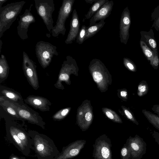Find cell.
Returning a JSON list of instances; mask_svg holds the SVG:
<instances>
[{"label": "cell", "mask_w": 159, "mask_h": 159, "mask_svg": "<svg viewBox=\"0 0 159 159\" xmlns=\"http://www.w3.org/2000/svg\"><path fill=\"white\" fill-rule=\"evenodd\" d=\"M0 105L10 115L17 120H24L20 116L14 108L10 104L7 99L3 96H1L0 97Z\"/></svg>", "instance_id": "obj_20"}, {"label": "cell", "mask_w": 159, "mask_h": 159, "mask_svg": "<svg viewBox=\"0 0 159 159\" xmlns=\"http://www.w3.org/2000/svg\"><path fill=\"white\" fill-rule=\"evenodd\" d=\"M149 87L147 81L143 80L140 81L138 86L137 94L139 97H143L147 94Z\"/></svg>", "instance_id": "obj_26"}, {"label": "cell", "mask_w": 159, "mask_h": 159, "mask_svg": "<svg viewBox=\"0 0 159 159\" xmlns=\"http://www.w3.org/2000/svg\"><path fill=\"white\" fill-rule=\"evenodd\" d=\"M103 111L106 116L112 121L119 123H122L121 119L114 111L107 108L104 109Z\"/></svg>", "instance_id": "obj_28"}, {"label": "cell", "mask_w": 159, "mask_h": 159, "mask_svg": "<svg viewBox=\"0 0 159 159\" xmlns=\"http://www.w3.org/2000/svg\"><path fill=\"white\" fill-rule=\"evenodd\" d=\"M123 109L125 116L130 121L137 125H139V123L135 117L133 113L129 109L125 107H123Z\"/></svg>", "instance_id": "obj_32"}, {"label": "cell", "mask_w": 159, "mask_h": 159, "mask_svg": "<svg viewBox=\"0 0 159 159\" xmlns=\"http://www.w3.org/2000/svg\"><path fill=\"white\" fill-rule=\"evenodd\" d=\"M142 112L148 122L159 131V117L146 109H143Z\"/></svg>", "instance_id": "obj_24"}, {"label": "cell", "mask_w": 159, "mask_h": 159, "mask_svg": "<svg viewBox=\"0 0 159 159\" xmlns=\"http://www.w3.org/2000/svg\"><path fill=\"white\" fill-rule=\"evenodd\" d=\"M105 24L104 20H102L98 23H95L87 27L86 35L84 40L94 35L101 30Z\"/></svg>", "instance_id": "obj_22"}, {"label": "cell", "mask_w": 159, "mask_h": 159, "mask_svg": "<svg viewBox=\"0 0 159 159\" xmlns=\"http://www.w3.org/2000/svg\"><path fill=\"white\" fill-rule=\"evenodd\" d=\"M159 16V5L156 7L151 14L152 20H154Z\"/></svg>", "instance_id": "obj_34"}, {"label": "cell", "mask_w": 159, "mask_h": 159, "mask_svg": "<svg viewBox=\"0 0 159 159\" xmlns=\"http://www.w3.org/2000/svg\"><path fill=\"white\" fill-rule=\"evenodd\" d=\"M140 33L141 36L140 40L144 41L154 53H158L157 43L153 30L150 29L148 32L142 31Z\"/></svg>", "instance_id": "obj_19"}, {"label": "cell", "mask_w": 159, "mask_h": 159, "mask_svg": "<svg viewBox=\"0 0 159 159\" xmlns=\"http://www.w3.org/2000/svg\"><path fill=\"white\" fill-rule=\"evenodd\" d=\"M120 155L121 159H131L130 150L126 142L121 149Z\"/></svg>", "instance_id": "obj_29"}, {"label": "cell", "mask_w": 159, "mask_h": 159, "mask_svg": "<svg viewBox=\"0 0 159 159\" xmlns=\"http://www.w3.org/2000/svg\"><path fill=\"white\" fill-rule=\"evenodd\" d=\"M75 0H63L60 7L55 25L52 30V35L57 37L60 34L64 35L66 30L65 23L72 11Z\"/></svg>", "instance_id": "obj_5"}, {"label": "cell", "mask_w": 159, "mask_h": 159, "mask_svg": "<svg viewBox=\"0 0 159 159\" xmlns=\"http://www.w3.org/2000/svg\"><path fill=\"white\" fill-rule=\"evenodd\" d=\"M57 48L56 46L48 42L40 41L37 43L35 53L39 62L43 68L49 66L54 55H58Z\"/></svg>", "instance_id": "obj_4"}, {"label": "cell", "mask_w": 159, "mask_h": 159, "mask_svg": "<svg viewBox=\"0 0 159 159\" xmlns=\"http://www.w3.org/2000/svg\"><path fill=\"white\" fill-rule=\"evenodd\" d=\"M93 147V157L94 159H112L111 141L106 134L97 138Z\"/></svg>", "instance_id": "obj_9"}, {"label": "cell", "mask_w": 159, "mask_h": 159, "mask_svg": "<svg viewBox=\"0 0 159 159\" xmlns=\"http://www.w3.org/2000/svg\"><path fill=\"white\" fill-rule=\"evenodd\" d=\"M33 4H31L28 9L25 10L23 14L20 16V19L17 26L18 35L23 40L28 38L27 32L30 25L35 22V19L31 12Z\"/></svg>", "instance_id": "obj_12"}, {"label": "cell", "mask_w": 159, "mask_h": 159, "mask_svg": "<svg viewBox=\"0 0 159 159\" xmlns=\"http://www.w3.org/2000/svg\"><path fill=\"white\" fill-rule=\"evenodd\" d=\"M0 92L3 96L12 101L20 105H26L20 94L11 88L1 85Z\"/></svg>", "instance_id": "obj_18"}, {"label": "cell", "mask_w": 159, "mask_h": 159, "mask_svg": "<svg viewBox=\"0 0 159 159\" xmlns=\"http://www.w3.org/2000/svg\"><path fill=\"white\" fill-rule=\"evenodd\" d=\"M37 13L43 20L48 30L51 32L53 27L52 13L55 10L53 0H34Z\"/></svg>", "instance_id": "obj_7"}, {"label": "cell", "mask_w": 159, "mask_h": 159, "mask_svg": "<svg viewBox=\"0 0 159 159\" xmlns=\"http://www.w3.org/2000/svg\"><path fill=\"white\" fill-rule=\"evenodd\" d=\"M28 134L32 139L31 148L38 159H54L60 153L53 140L46 135L34 131Z\"/></svg>", "instance_id": "obj_1"}, {"label": "cell", "mask_w": 159, "mask_h": 159, "mask_svg": "<svg viewBox=\"0 0 159 159\" xmlns=\"http://www.w3.org/2000/svg\"><path fill=\"white\" fill-rule=\"evenodd\" d=\"M8 0H0V8L2 7V5Z\"/></svg>", "instance_id": "obj_41"}, {"label": "cell", "mask_w": 159, "mask_h": 159, "mask_svg": "<svg viewBox=\"0 0 159 159\" xmlns=\"http://www.w3.org/2000/svg\"><path fill=\"white\" fill-rule=\"evenodd\" d=\"M120 95L122 97L124 98L125 100H126L127 99L128 93L126 89L122 90L120 93Z\"/></svg>", "instance_id": "obj_38"}, {"label": "cell", "mask_w": 159, "mask_h": 159, "mask_svg": "<svg viewBox=\"0 0 159 159\" xmlns=\"http://www.w3.org/2000/svg\"><path fill=\"white\" fill-rule=\"evenodd\" d=\"M70 109V107H67L59 110L53 115L52 119L55 121H58L63 120L68 115Z\"/></svg>", "instance_id": "obj_27"}, {"label": "cell", "mask_w": 159, "mask_h": 159, "mask_svg": "<svg viewBox=\"0 0 159 159\" xmlns=\"http://www.w3.org/2000/svg\"><path fill=\"white\" fill-rule=\"evenodd\" d=\"M153 137L155 139V142L159 145V133L154 130L152 134Z\"/></svg>", "instance_id": "obj_37"}, {"label": "cell", "mask_w": 159, "mask_h": 159, "mask_svg": "<svg viewBox=\"0 0 159 159\" xmlns=\"http://www.w3.org/2000/svg\"><path fill=\"white\" fill-rule=\"evenodd\" d=\"M86 143V140L80 139L70 143L63 147L62 151L54 159H68L75 157L84 148Z\"/></svg>", "instance_id": "obj_13"}, {"label": "cell", "mask_w": 159, "mask_h": 159, "mask_svg": "<svg viewBox=\"0 0 159 159\" xmlns=\"http://www.w3.org/2000/svg\"><path fill=\"white\" fill-rule=\"evenodd\" d=\"M2 45V42L1 39L0 40V54L1 53V49Z\"/></svg>", "instance_id": "obj_42"}, {"label": "cell", "mask_w": 159, "mask_h": 159, "mask_svg": "<svg viewBox=\"0 0 159 159\" xmlns=\"http://www.w3.org/2000/svg\"><path fill=\"white\" fill-rule=\"evenodd\" d=\"M80 24L76 9L72 12L71 19L70 22V29L66 39L65 41L66 44L72 43L76 38L80 30Z\"/></svg>", "instance_id": "obj_16"}, {"label": "cell", "mask_w": 159, "mask_h": 159, "mask_svg": "<svg viewBox=\"0 0 159 159\" xmlns=\"http://www.w3.org/2000/svg\"><path fill=\"white\" fill-rule=\"evenodd\" d=\"M131 23L130 14L128 7L123 10L120 23L119 36L120 42L126 45L129 37V30Z\"/></svg>", "instance_id": "obj_14"}, {"label": "cell", "mask_w": 159, "mask_h": 159, "mask_svg": "<svg viewBox=\"0 0 159 159\" xmlns=\"http://www.w3.org/2000/svg\"><path fill=\"white\" fill-rule=\"evenodd\" d=\"M87 27L85 25H83L77 35L76 42L79 44H82L84 42L85 38Z\"/></svg>", "instance_id": "obj_30"}, {"label": "cell", "mask_w": 159, "mask_h": 159, "mask_svg": "<svg viewBox=\"0 0 159 159\" xmlns=\"http://www.w3.org/2000/svg\"><path fill=\"white\" fill-rule=\"evenodd\" d=\"M24 157H20L18 156H16L14 155H12L10 157L9 159H25Z\"/></svg>", "instance_id": "obj_39"}, {"label": "cell", "mask_w": 159, "mask_h": 159, "mask_svg": "<svg viewBox=\"0 0 159 159\" xmlns=\"http://www.w3.org/2000/svg\"><path fill=\"white\" fill-rule=\"evenodd\" d=\"M97 0H85V1L88 3L92 4L93 2H95Z\"/></svg>", "instance_id": "obj_40"}, {"label": "cell", "mask_w": 159, "mask_h": 159, "mask_svg": "<svg viewBox=\"0 0 159 159\" xmlns=\"http://www.w3.org/2000/svg\"><path fill=\"white\" fill-rule=\"evenodd\" d=\"M9 67L5 56L3 54L0 57V83L5 80L8 77Z\"/></svg>", "instance_id": "obj_21"}, {"label": "cell", "mask_w": 159, "mask_h": 159, "mask_svg": "<svg viewBox=\"0 0 159 159\" xmlns=\"http://www.w3.org/2000/svg\"><path fill=\"white\" fill-rule=\"evenodd\" d=\"M113 5L114 2L112 0H108L104 3L90 19L89 25L96 23L98 21L104 20L108 17L111 14Z\"/></svg>", "instance_id": "obj_17"}, {"label": "cell", "mask_w": 159, "mask_h": 159, "mask_svg": "<svg viewBox=\"0 0 159 159\" xmlns=\"http://www.w3.org/2000/svg\"><path fill=\"white\" fill-rule=\"evenodd\" d=\"M123 61L124 65L128 70L133 72H135L137 71V67L135 64L130 59L124 57Z\"/></svg>", "instance_id": "obj_31"}, {"label": "cell", "mask_w": 159, "mask_h": 159, "mask_svg": "<svg viewBox=\"0 0 159 159\" xmlns=\"http://www.w3.org/2000/svg\"><path fill=\"white\" fill-rule=\"evenodd\" d=\"M152 27H154L157 31L159 30V16L154 21Z\"/></svg>", "instance_id": "obj_35"}, {"label": "cell", "mask_w": 159, "mask_h": 159, "mask_svg": "<svg viewBox=\"0 0 159 159\" xmlns=\"http://www.w3.org/2000/svg\"><path fill=\"white\" fill-rule=\"evenodd\" d=\"M61 65L58 79L54 87L57 89L63 90L64 88L62 84L63 82L66 84H70V76L71 74L77 73L79 69L75 60L70 56H67Z\"/></svg>", "instance_id": "obj_6"}, {"label": "cell", "mask_w": 159, "mask_h": 159, "mask_svg": "<svg viewBox=\"0 0 159 159\" xmlns=\"http://www.w3.org/2000/svg\"><path fill=\"white\" fill-rule=\"evenodd\" d=\"M25 1L11 2L0 8V38L9 29L20 13Z\"/></svg>", "instance_id": "obj_3"}, {"label": "cell", "mask_w": 159, "mask_h": 159, "mask_svg": "<svg viewBox=\"0 0 159 159\" xmlns=\"http://www.w3.org/2000/svg\"><path fill=\"white\" fill-rule=\"evenodd\" d=\"M26 103L30 105L34 108L42 111H49L51 102L47 98L43 97L30 95L24 99Z\"/></svg>", "instance_id": "obj_15"}, {"label": "cell", "mask_w": 159, "mask_h": 159, "mask_svg": "<svg viewBox=\"0 0 159 159\" xmlns=\"http://www.w3.org/2000/svg\"><path fill=\"white\" fill-rule=\"evenodd\" d=\"M7 136L11 142L24 155L29 154L32 146V141L28 133L16 126H7Z\"/></svg>", "instance_id": "obj_2"}, {"label": "cell", "mask_w": 159, "mask_h": 159, "mask_svg": "<svg viewBox=\"0 0 159 159\" xmlns=\"http://www.w3.org/2000/svg\"><path fill=\"white\" fill-rule=\"evenodd\" d=\"M131 152V159H141L146 152L147 144L143 139L137 134L130 136L127 139Z\"/></svg>", "instance_id": "obj_11"}, {"label": "cell", "mask_w": 159, "mask_h": 159, "mask_svg": "<svg viewBox=\"0 0 159 159\" xmlns=\"http://www.w3.org/2000/svg\"><path fill=\"white\" fill-rule=\"evenodd\" d=\"M108 1V0H97L90 8L87 13L85 15L84 18L83 20V21L86 19L91 18L101 7Z\"/></svg>", "instance_id": "obj_23"}, {"label": "cell", "mask_w": 159, "mask_h": 159, "mask_svg": "<svg viewBox=\"0 0 159 159\" xmlns=\"http://www.w3.org/2000/svg\"><path fill=\"white\" fill-rule=\"evenodd\" d=\"M7 99L10 104L24 120H27L29 123L37 125L43 129H45V123L38 112L26 105H20Z\"/></svg>", "instance_id": "obj_8"}, {"label": "cell", "mask_w": 159, "mask_h": 159, "mask_svg": "<svg viewBox=\"0 0 159 159\" xmlns=\"http://www.w3.org/2000/svg\"><path fill=\"white\" fill-rule=\"evenodd\" d=\"M36 66L25 52H23L22 69L28 82L33 88L37 90L39 88Z\"/></svg>", "instance_id": "obj_10"}, {"label": "cell", "mask_w": 159, "mask_h": 159, "mask_svg": "<svg viewBox=\"0 0 159 159\" xmlns=\"http://www.w3.org/2000/svg\"><path fill=\"white\" fill-rule=\"evenodd\" d=\"M149 63L154 69L157 70L158 69L159 64V58L158 53H154L153 59Z\"/></svg>", "instance_id": "obj_33"}, {"label": "cell", "mask_w": 159, "mask_h": 159, "mask_svg": "<svg viewBox=\"0 0 159 159\" xmlns=\"http://www.w3.org/2000/svg\"><path fill=\"white\" fill-rule=\"evenodd\" d=\"M151 109L154 113L159 117V104L153 105Z\"/></svg>", "instance_id": "obj_36"}, {"label": "cell", "mask_w": 159, "mask_h": 159, "mask_svg": "<svg viewBox=\"0 0 159 159\" xmlns=\"http://www.w3.org/2000/svg\"><path fill=\"white\" fill-rule=\"evenodd\" d=\"M139 43L143 53L148 61L150 62L153 59L154 52L143 41L140 40Z\"/></svg>", "instance_id": "obj_25"}]
</instances>
